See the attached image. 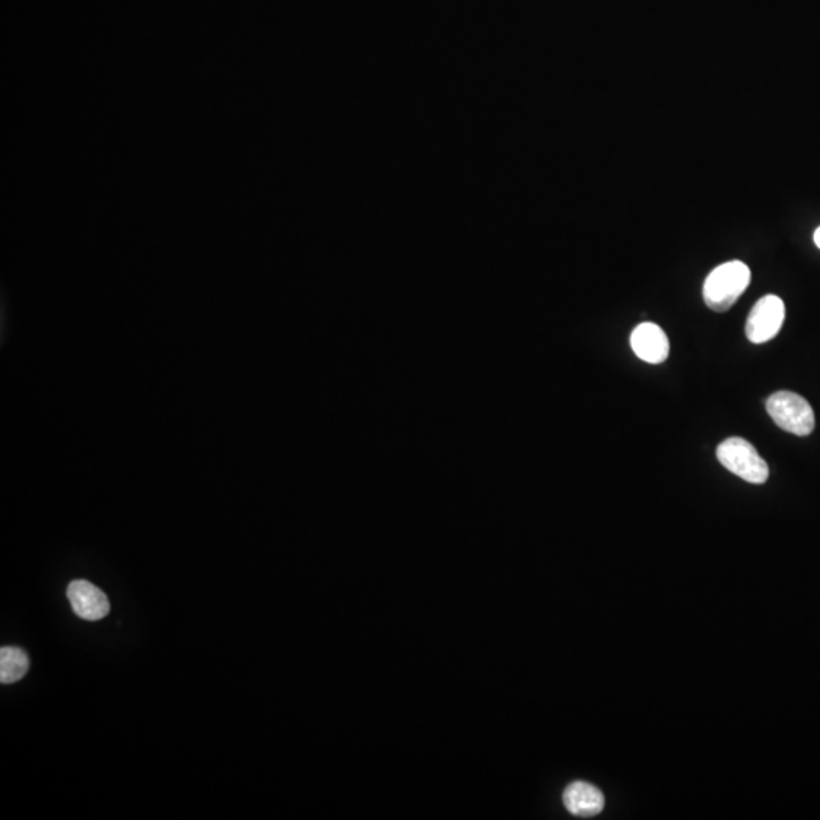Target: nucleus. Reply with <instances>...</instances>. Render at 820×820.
Returning a JSON list of instances; mask_svg holds the SVG:
<instances>
[{
  "label": "nucleus",
  "instance_id": "423d86ee",
  "mask_svg": "<svg viewBox=\"0 0 820 820\" xmlns=\"http://www.w3.org/2000/svg\"><path fill=\"white\" fill-rule=\"evenodd\" d=\"M631 347L638 359L652 365L666 362L670 354V342L660 325L643 322L631 335Z\"/></svg>",
  "mask_w": 820,
  "mask_h": 820
},
{
  "label": "nucleus",
  "instance_id": "7ed1b4c3",
  "mask_svg": "<svg viewBox=\"0 0 820 820\" xmlns=\"http://www.w3.org/2000/svg\"><path fill=\"white\" fill-rule=\"evenodd\" d=\"M720 464L735 476L754 485L769 479V465L758 455L757 448L743 438H728L717 447Z\"/></svg>",
  "mask_w": 820,
  "mask_h": 820
},
{
  "label": "nucleus",
  "instance_id": "39448f33",
  "mask_svg": "<svg viewBox=\"0 0 820 820\" xmlns=\"http://www.w3.org/2000/svg\"><path fill=\"white\" fill-rule=\"evenodd\" d=\"M67 599L79 619L98 622L110 612L107 594L89 581H73L67 587Z\"/></svg>",
  "mask_w": 820,
  "mask_h": 820
},
{
  "label": "nucleus",
  "instance_id": "0eeeda50",
  "mask_svg": "<svg viewBox=\"0 0 820 820\" xmlns=\"http://www.w3.org/2000/svg\"><path fill=\"white\" fill-rule=\"evenodd\" d=\"M564 804L573 816L591 817L603 810L605 798L597 787L576 781L565 790Z\"/></svg>",
  "mask_w": 820,
  "mask_h": 820
},
{
  "label": "nucleus",
  "instance_id": "f03ea898",
  "mask_svg": "<svg viewBox=\"0 0 820 820\" xmlns=\"http://www.w3.org/2000/svg\"><path fill=\"white\" fill-rule=\"evenodd\" d=\"M766 407L773 423L792 435L808 436L816 427L813 407L795 392H775L767 398Z\"/></svg>",
  "mask_w": 820,
  "mask_h": 820
},
{
  "label": "nucleus",
  "instance_id": "1a4fd4ad",
  "mask_svg": "<svg viewBox=\"0 0 820 820\" xmlns=\"http://www.w3.org/2000/svg\"><path fill=\"white\" fill-rule=\"evenodd\" d=\"M814 243H816L817 248L820 250V227L814 231Z\"/></svg>",
  "mask_w": 820,
  "mask_h": 820
},
{
  "label": "nucleus",
  "instance_id": "f257e3e1",
  "mask_svg": "<svg viewBox=\"0 0 820 820\" xmlns=\"http://www.w3.org/2000/svg\"><path fill=\"white\" fill-rule=\"evenodd\" d=\"M751 269L740 260L722 263L710 272L702 289L705 304L713 312H728L751 283Z\"/></svg>",
  "mask_w": 820,
  "mask_h": 820
},
{
  "label": "nucleus",
  "instance_id": "6e6552de",
  "mask_svg": "<svg viewBox=\"0 0 820 820\" xmlns=\"http://www.w3.org/2000/svg\"><path fill=\"white\" fill-rule=\"evenodd\" d=\"M29 658L20 647L5 646L0 649V682L14 684L28 673Z\"/></svg>",
  "mask_w": 820,
  "mask_h": 820
},
{
  "label": "nucleus",
  "instance_id": "20e7f679",
  "mask_svg": "<svg viewBox=\"0 0 820 820\" xmlns=\"http://www.w3.org/2000/svg\"><path fill=\"white\" fill-rule=\"evenodd\" d=\"M786 319V306L776 295L760 298L752 307L746 321V336L752 344H764L772 341L783 327Z\"/></svg>",
  "mask_w": 820,
  "mask_h": 820
}]
</instances>
